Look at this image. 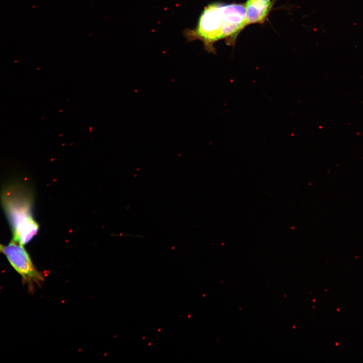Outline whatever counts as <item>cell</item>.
<instances>
[{"label": "cell", "mask_w": 363, "mask_h": 363, "mask_svg": "<svg viewBox=\"0 0 363 363\" xmlns=\"http://www.w3.org/2000/svg\"><path fill=\"white\" fill-rule=\"evenodd\" d=\"M13 268L19 274L23 281L29 286L38 285L43 281L42 274L34 266L31 259L23 245L12 241L4 246L3 252Z\"/></svg>", "instance_id": "obj_3"}, {"label": "cell", "mask_w": 363, "mask_h": 363, "mask_svg": "<svg viewBox=\"0 0 363 363\" xmlns=\"http://www.w3.org/2000/svg\"><path fill=\"white\" fill-rule=\"evenodd\" d=\"M273 5L261 0H247L245 4L246 25L262 24L267 19Z\"/></svg>", "instance_id": "obj_4"}, {"label": "cell", "mask_w": 363, "mask_h": 363, "mask_svg": "<svg viewBox=\"0 0 363 363\" xmlns=\"http://www.w3.org/2000/svg\"><path fill=\"white\" fill-rule=\"evenodd\" d=\"M246 26L245 4L213 3L204 8L196 28L186 31V36L201 41L207 51L214 53L216 42L225 39L233 45Z\"/></svg>", "instance_id": "obj_1"}, {"label": "cell", "mask_w": 363, "mask_h": 363, "mask_svg": "<svg viewBox=\"0 0 363 363\" xmlns=\"http://www.w3.org/2000/svg\"><path fill=\"white\" fill-rule=\"evenodd\" d=\"M0 199L12 230V240L23 246L28 243L39 229L32 214L30 191L19 182L11 183L2 190Z\"/></svg>", "instance_id": "obj_2"}, {"label": "cell", "mask_w": 363, "mask_h": 363, "mask_svg": "<svg viewBox=\"0 0 363 363\" xmlns=\"http://www.w3.org/2000/svg\"><path fill=\"white\" fill-rule=\"evenodd\" d=\"M261 1H264V2H267V3H271V2H272L271 0H261Z\"/></svg>", "instance_id": "obj_6"}, {"label": "cell", "mask_w": 363, "mask_h": 363, "mask_svg": "<svg viewBox=\"0 0 363 363\" xmlns=\"http://www.w3.org/2000/svg\"><path fill=\"white\" fill-rule=\"evenodd\" d=\"M4 246L0 244V252L2 253Z\"/></svg>", "instance_id": "obj_5"}]
</instances>
